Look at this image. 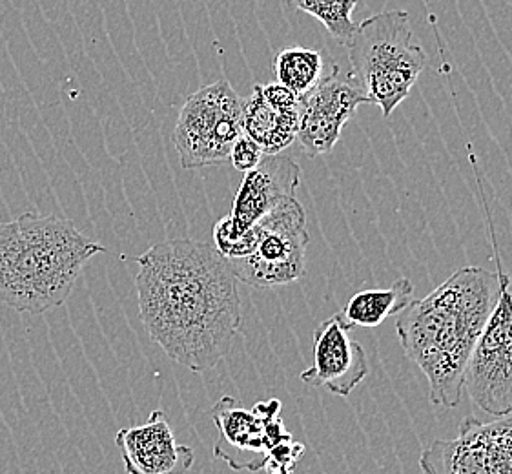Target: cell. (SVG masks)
<instances>
[{"label":"cell","instance_id":"8fae6325","mask_svg":"<svg viewBox=\"0 0 512 474\" xmlns=\"http://www.w3.org/2000/svg\"><path fill=\"white\" fill-rule=\"evenodd\" d=\"M361 104H369L352 73L341 72L336 62L332 70L310 92L299 97L297 141L308 157L325 155L338 145L345 124Z\"/></svg>","mask_w":512,"mask_h":474},{"label":"cell","instance_id":"9c48e42d","mask_svg":"<svg viewBox=\"0 0 512 474\" xmlns=\"http://www.w3.org/2000/svg\"><path fill=\"white\" fill-rule=\"evenodd\" d=\"M279 413V400L256 403L254 409L248 411L236 398L223 396L212 407V418L219 431L214 456L234 471L256 473L265 469L270 451L292 440Z\"/></svg>","mask_w":512,"mask_h":474},{"label":"cell","instance_id":"9a60e30c","mask_svg":"<svg viewBox=\"0 0 512 474\" xmlns=\"http://www.w3.org/2000/svg\"><path fill=\"white\" fill-rule=\"evenodd\" d=\"M414 285L409 278L394 281L387 289L359 290L343 309V318L350 327H379L385 321L398 316L410 303Z\"/></svg>","mask_w":512,"mask_h":474},{"label":"cell","instance_id":"7c38bea8","mask_svg":"<svg viewBox=\"0 0 512 474\" xmlns=\"http://www.w3.org/2000/svg\"><path fill=\"white\" fill-rule=\"evenodd\" d=\"M349 323L338 312L314 332V365L301 372V382L347 398L369 374L367 354L350 338Z\"/></svg>","mask_w":512,"mask_h":474},{"label":"cell","instance_id":"8992f818","mask_svg":"<svg viewBox=\"0 0 512 474\" xmlns=\"http://www.w3.org/2000/svg\"><path fill=\"white\" fill-rule=\"evenodd\" d=\"M254 247L245 258L226 259L237 281L272 289L305 276L310 237L307 214L296 197H288L254 225Z\"/></svg>","mask_w":512,"mask_h":474},{"label":"cell","instance_id":"5b68a950","mask_svg":"<svg viewBox=\"0 0 512 474\" xmlns=\"http://www.w3.org/2000/svg\"><path fill=\"white\" fill-rule=\"evenodd\" d=\"M243 134V99L226 79L199 88L183 104L174 145L185 170L223 165Z\"/></svg>","mask_w":512,"mask_h":474},{"label":"cell","instance_id":"30bf717a","mask_svg":"<svg viewBox=\"0 0 512 474\" xmlns=\"http://www.w3.org/2000/svg\"><path fill=\"white\" fill-rule=\"evenodd\" d=\"M423 474H512V414L482 422L465 416L456 438L434 440L420 458Z\"/></svg>","mask_w":512,"mask_h":474},{"label":"cell","instance_id":"5bb4252c","mask_svg":"<svg viewBox=\"0 0 512 474\" xmlns=\"http://www.w3.org/2000/svg\"><path fill=\"white\" fill-rule=\"evenodd\" d=\"M299 95L283 84H256L243 101V134L261 146L263 154H281L297 139Z\"/></svg>","mask_w":512,"mask_h":474},{"label":"cell","instance_id":"ac0fdd59","mask_svg":"<svg viewBox=\"0 0 512 474\" xmlns=\"http://www.w3.org/2000/svg\"><path fill=\"white\" fill-rule=\"evenodd\" d=\"M263 155L265 154H263L261 146L257 145L254 139H250L246 134H241L237 137L232 150H230V159L228 161L234 165L236 170L246 174V172L254 170L261 163Z\"/></svg>","mask_w":512,"mask_h":474},{"label":"cell","instance_id":"e0dca14e","mask_svg":"<svg viewBox=\"0 0 512 474\" xmlns=\"http://www.w3.org/2000/svg\"><path fill=\"white\" fill-rule=\"evenodd\" d=\"M358 2L359 0H283L288 10L303 11L318 19L332 35V39H336L341 46H349L358 26L352 17Z\"/></svg>","mask_w":512,"mask_h":474},{"label":"cell","instance_id":"2e32d148","mask_svg":"<svg viewBox=\"0 0 512 474\" xmlns=\"http://www.w3.org/2000/svg\"><path fill=\"white\" fill-rule=\"evenodd\" d=\"M325 53L307 48H287L274 59L277 83L303 97L323 79Z\"/></svg>","mask_w":512,"mask_h":474},{"label":"cell","instance_id":"ba28073f","mask_svg":"<svg viewBox=\"0 0 512 474\" xmlns=\"http://www.w3.org/2000/svg\"><path fill=\"white\" fill-rule=\"evenodd\" d=\"M301 166L287 155H263L261 163L246 172L237 190L230 216L214 225V245L225 259L243 258L248 252V230L288 197H296Z\"/></svg>","mask_w":512,"mask_h":474},{"label":"cell","instance_id":"277c9868","mask_svg":"<svg viewBox=\"0 0 512 474\" xmlns=\"http://www.w3.org/2000/svg\"><path fill=\"white\" fill-rule=\"evenodd\" d=\"M349 61L369 104L390 117L409 97L429 57L414 41L409 13L389 10L359 22L349 42Z\"/></svg>","mask_w":512,"mask_h":474},{"label":"cell","instance_id":"52a82bcc","mask_svg":"<svg viewBox=\"0 0 512 474\" xmlns=\"http://www.w3.org/2000/svg\"><path fill=\"white\" fill-rule=\"evenodd\" d=\"M492 245L500 296L467 363L463 392L483 413L502 418L512 414V289L494 237Z\"/></svg>","mask_w":512,"mask_h":474},{"label":"cell","instance_id":"4fadbf2b","mask_svg":"<svg viewBox=\"0 0 512 474\" xmlns=\"http://www.w3.org/2000/svg\"><path fill=\"white\" fill-rule=\"evenodd\" d=\"M115 444L128 474H185L194 465V451L175 442L164 411H154L143 425L121 429Z\"/></svg>","mask_w":512,"mask_h":474},{"label":"cell","instance_id":"7a4b0ae2","mask_svg":"<svg viewBox=\"0 0 512 474\" xmlns=\"http://www.w3.org/2000/svg\"><path fill=\"white\" fill-rule=\"evenodd\" d=\"M500 296L496 272L463 267L425 298L410 301L396 320L405 356L429 380V400L454 409L472 351Z\"/></svg>","mask_w":512,"mask_h":474},{"label":"cell","instance_id":"3957f363","mask_svg":"<svg viewBox=\"0 0 512 474\" xmlns=\"http://www.w3.org/2000/svg\"><path fill=\"white\" fill-rule=\"evenodd\" d=\"M104 252L70 219L26 212L0 221V301L24 314L57 309L86 263Z\"/></svg>","mask_w":512,"mask_h":474},{"label":"cell","instance_id":"6da1fadb","mask_svg":"<svg viewBox=\"0 0 512 474\" xmlns=\"http://www.w3.org/2000/svg\"><path fill=\"white\" fill-rule=\"evenodd\" d=\"M139 316L168 358L192 372L214 369L241 329L236 276L216 247L168 239L137 256Z\"/></svg>","mask_w":512,"mask_h":474}]
</instances>
